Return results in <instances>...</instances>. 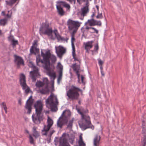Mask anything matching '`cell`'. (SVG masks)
Wrapping results in <instances>:
<instances>
[{
	"instance_id": "25",
	"label": "cell",
	"mask_w": 146,
	"mask_h": 146,
	"mask_svg": "<svg viewBox=\"0 0 146 146\" xmlns=\"http://www.w3.org/2000/svg\"><path fill=\"white\" fill-rule=\"evenodd\" d=\"M57 11L60 15L61 16H63L64 14V10L63 9V7L60 5L57 4Z\"/></svg>"
},
{
	"instance_id": "11",
	"label": "cell",
	"mask_w": 146,
	"mask_h": 146,
	"mask_svg": "<svg viewBox=\"0 0 146 146\" xmlns=\"http://www.w3.org/2000/svg\"><path fill=\"white\" fill-rule=\"evenodd\" d=\"M33 70L30 72V76L32 79V81H36L38 78L40 76V73L39 72L38 69L34 65H32Z\"/></svg>"
},
{
	"instance_id": "33",
	"label": "cell",
	"mask_w": 146,
	"mask_h": 146,
	"mask_svg": "<svg viewBox=\"0 0 146 146\" xmlns=\"http://www.w3.org/2000/svg\"><path fill=\"white\" fill-rule=\"evenodd\" d=\"M16 2V1H13V0H11V1H6L7 4L9 5V6H12V5L14 3Z\"/></svg>"
},
{
	"instance_id": "17",
	"label": "cell",
	"mask_w": 146,
	"mask_h": 146,
	"mask_svg": "<svg viewBox=\"0 0 146 146\" xmlns=\"http://www.w3.org/2000/svg\"><path fill=\"white\" fill-rule=\"evenodd\" d=\"M54 123V122L52 119H51V118L48 117L47 120V124L46 126H45L43 129L42 130V132L44 133L45 134H46L49 131V130L50 129L51 126H52L53 124Z\"/></svg>"
},
{
	"instance_id": "22",
	"label": "cell",
	"mask_w": 146,
	"mask_h": 146,
	"mask_svg": "<svg viewBox=\"0 0 146 146\" xmlns=\"http://www.w3.org/2000/svg\"><path fill=\"white\" fill-rule=\"evenodd\" d=\"M89 4L88 3H87V4L83 8L81 9V14L83 18L86 15H87V13H88V11H89Z\"/></svg>"
},
{
	"instance_id": "30",
	"label": "cell",
	"mask_w": 146,
	"mask_h": 146,
	"mask_svg": "<svg viewBox=\"0 0 146 146\" xmlns=\"http://www.w3.org/2000/svg\"><path fill=\"white\" fill-rule=\"evenodd\" d=\"M98 63L99 64V66L100 68L101 72V74H102L103 76L104 75V72L103 71V62L102 61V60H101L100 59H99L98 60Z\"/></svg>"
},
{
	"instance_id": "9",
	"label": "cell",
	"mask_w": 146,
	"mask_h": 146,
	"mask_svg": "<svg viewBox=\"0 0 146 146\" xmlns=\"http://www.w3.org/2000/svg\"><path fill=\"white\" fill-rule=\"evenodd\" d=\"M20 81L21 86L25 92V94H28L31 91V90L27 84L25 75L23 73H21L20 75Z\"/></svg>"
},
{
	"instance_id": "34",
	"label": "cell",
	"mask_w": 146,
	"mask_h": 146,
	"mask_svg": "<svg viewBox=\"0 0 146 146\" xmlns=\"http://www.w3.org/2000/svg\"><path fill=\"white\" fill-rule=\"evenodd\" d=\"M3 109L5 110V111H6V113H7V106H6V104L5 103H3Z\"/></svg>"
},
{
	"instance_id": "14",
	"label": "cell",
	"mask_w": 146,
	"mask_h": 146,
	"mask_svg": "<svg viewBox=\"0 0 146 146\" xmlns=\"http://www.w3.org/2000/svg\"><path fill=\"white\" fill-rule=\"evenodd\" d=\"M72 67L73 69V70L75 71L77 75L78 76V79L79 81H81L82 83H84V77L81 75L80 74V67L77 64H75L72 65Z\"/></svg>"
},
{
	"instance_id": "29",
	"label": "cell",
	"mask_w": 146,
	"mask_h": 146,
	"mask_svg": "<svg viewBox=\"0 0 146 146\" xmlns=\"http://www.w3.org/2000/svg\"><path fill=\"white\" fill-rule=\"evenodd\" d=\"M79 146H86L85 143L83 139V136H82V134H81L79 137Z\"/></svg>"
},
{
	"instance_id": "8",
	"label": "cell",
	"mask_w": 146,
	"mask_h": 146,
	"mask_svg": "<svg viewBox=\"0 0 146 146\" xmlns=\"http://www.w3.org/2000/svg\"><path fill=\"white\" fill-rule=\"evenodd\" d=\"M81 23L80 22L72 20H69L68 21L67 25L69 30L71 32L72 35H75V33L78 31L79 27L81 25Z\"/></svg>"
},
{
	"instance_id": "32",
	"label": "cell",
	"mask_w": 146,
	"mask_h": 146,
	"mask_svg": "<svg viewBox=\"0 0 146 146\" xmlns=\"http://www.w3.org/2000/svg\"><path fill=\"white\" fill-rule=\"evenodd\" d=\"M7 22V18H3L0 20V25L4 26L6 25Z\"/></svg>"
},
{
	"instance_id": "12",
	"label": "cell",
	"mask_w": 146,
	"mask_h": 146,
	"mask_svg": "<svg viewBox=\"0 0 146 146\" xmlns=\"http://www.w3.org/2000/svg\"><path fill=\"white\" fill-rule=\"evenodd\" d=\"M34 107L35 108L36 113L37 117L39 118V116L41 115L43 109V104L40 100L38 101L36 103Z\"/></svg>"
},
{
	"instance_id": "23",
	"label": "cell",
	"mask_w": 146,
	"mask_h": 146,
	"mask_svg": "<svg viewBox=\"0 0 146 146\" xmlns=\"http://www.w3.org/2000/svg\"><path fill=\"white\" fill-rule=\"evenodd\" d=\"M8 40L10 41L11 44L13 46H15L18 44V41L16 40L12 35H10L9 37H8Z\"/></svg>"
},
{
	"instance_id": "15",
	"label": "cell",
	"mask_w": 146,
	"mask_h": 146,
	"mask_svg": "<svg viewBox=\"0 0 146 146\" xmlns=\"http://www.w3.org/2000/svg\"><path fill=\"white\" fill-rule=\"evenodd\" d=\"M39 49L38 48V42L37 41H34L32 46L30 49L31 55H39Z\"/></svg>"
},
{
	"instance_id": "26",
	"label": "cell",
	"mask_w": 146,
	"mask_h": 146,
	"mask_svg": "<svg viewBox=\"0 0 146 146\" xmlns=\"http://www.w3.org/2000/svg\"><path fill=\"white\" fill-rule=\"evenodd\" d=\"M100 136L99 135H96L94 139V146H99V142L100 140Z\"/></svg>"
},
{
	"instance_id": "7",
	"label": "cell",
	"mask_w": 146,
	"mask_h": 146,
	"mask_svg": "<svg viewBox=\"0 0 146 146\" xmlns=\"http://www.w3.org/2000/svg\"><path fill=\"white\" fill-rule=\"evenodd\" d=\"M81 91V90L79 88L75 86H72L67 92V96L70 99L76 100L79 99L80 92Z\"/></svg>"
},
{
	"instance_id": "16",
	"label": "cell",
	"mask_w": 146,
	"mask_h": 146,
	"mask_svg": "<svg viewBox=\"0 0 146 146\" xmlns=\"http://www.w3.org/2000/svg\"><path fill=\"white\" fill-rule=\"evenodd\" d=\"M57 71L58 72V77H57V82L58 84L60 83L63 76V66L61 64L58 63L57 65Z\"/></svg>"
},
{
	"instance_id": "18",
	"label": "cell",
	"mask_w": 146,
	"mask_h": 146,
	"mask_svg": "<svg viewBox=\"0 0 146 146\" xmlns=\"http://www.w3.org/2000/svg\"><path fill=\"white\" fill-rule=\"evenodd\" d=\"M33 102H34V100L32 96L30 97L27 101L26 105H25V108L27 110V112L29 114H30L31 111L32 105H33Z\"/></svg>"
},
{
	"instance_id": "35",
	"label": "cell",
	"mask_w": 146,
	"mask_h": 146,
	"mask_svg": "<svg viewBox=\"0 0 146 146\" xmlns=\"http://www.w3.org/2000/svg\"><path fill=\"white\" fill-rule=\"evenodd\" d=\"M29 138H30L31 143H32V144H33L34 140H33V138H32V136H31V135H30V136H29Z\"/></svg>"
},
{
	"instance_id": "10",
	"label": "cell",
	"mask_w": 146,
	"mask_h": 146,
	"mask_svg": "<svg viewBox=\"0 0 146 146\" xmlns=\"http://www.w3.org/2000/svg\"><path fill=\"white\" fill-rule=\"evenodd\" d=\"M70 138L67 134H63L60 138L59 146H71L69 143Z\"/></svg>"
},
{
	"instance_id": "1",
	"label": "cell",
	"mask_w": 146,
	"mask_h": 146,
	"mask_svg": "<svg viewBox=\"0 0 146 146\" xmlns=\"http://www.w3.org/2000/svg\"><path fill=\"white\" fill-rule=\"evenodd\" d=\"M41 62L43 64L44 68L46 70V72L49 76L55 79L56 78V73L54 69V65L56 63V57L53 55H51L50 51H42Z\"/></svg>"
},
{
	"instance_id": "4",
	"label": "cell",
	"mask_w": 146,
	"mask_h": 146,
	"mask_svg": "<svg viewBox=\"0 0 146 146\" xmlns=\"http://www.w3.org/2000/svg\"><path fill=\"white\" fill-rule=\"evenodd\" d=\"M71 116V112L70 110L66 109L64 111L57 121V125L58 127L62 128L69 121Z\"/></svg>"
},
{
	"instance_id": "24",
	"label": "cell",
	"mask_w": 146,
	"mask_h": 146,
	"mask_svg": "<svg viewBox=\"0 0 146 146\" xmlns=\"http://www.w3.org/2000/svg\"><path fill=\"white\" fill-rule=\"evenodd\" d=\"M57 4L60 5L62 7H64L65 8H66L67 9H70V5L68 4L67 3H66V2H65L64 1H59L57 2Z\"/></svg>"
},
{
	"instance_id": "2",
	"label": "cell",
	"mask_w": 146,
	"mask_h": 146,
	"mask_svg": "<svg viewBox=\"0 0 146 146\" xmlns=\"http://www.w3.org/2000/svg\"><path fill=\"white\" fill-rule=\"evenodd\" d=\"M76 109L78 113L81 116V119L79 122V126L81 129L83 131L89 129H94V127L92 124L88 115V111L80 106H77Z\"/></svg>"
},
{
	"instance_id": "20",
	"label": "cell",
	"mask_w": 146,
	"mask_h": 146,
	"mask_svg": "<svg viewBox=\"0 0 146 146\" xmlns=\"http://www.w3.org/2000/svg\"><path fill=\"white\" fill-rule=\"evenodd\" d=\"M88 25L91 26H101L102 23L100 21L96 20L94 19H91V20H89L87 22Z\"/></svg>"
},
{
	"instance_id": "13",
	"label": "cell",
	"mask_w": 146,
	"mask_h": 146,
	"mask_svg": "<svg viewBox=\"0 0 146 146\" xmlns=\"http://www.w3.org/2000/svg\"><path fill=\"white\" fill-rule=\"evenodd\" d=\"M55 51L58 57L61 58L65 53L66 52V49L65 47H63V46H56L55 47Z\"/></svg>"
},
{
	"instance_id": "28",
	"label": "cell",
	"mask_w": 146,
	"mask_h": 146,
	"mask_svg": "<svg viewBox=\"0 0 146 146\" xmlns=\"http://www.w3.org/2000/svg\"><path fill=\"white\" fill-rule=\"evenodd\" d=\"M93 46V42L90 41L86 43L85 44V48L87 51H89V49L92 48Z\"/></svg>"
},
{
	"instance_id": "36",
	"label": "cell",
	"mask_w": 146,
	"mask_h": 146,
	"mask_svg": "<svg viewBox=\"0 0 146 146\" xmlns=\"http://www.w3.org/2000/svg\"><path fill=\"white\" fill-rule=\"evenodd\" d=\"M1 34H2V33H1V30H0V35H1Z\"/></svg>"
},
{
	"instance_id": "5",
	"label": "cell",
	"mask_w": 146,
	"mask_h": 146,
	"mask_svg": "<svg viewBox=\"0 0 146 146\" xmlns=\"http://www.w3.org/2000/svg\"><path fill=\"white\" fill-rule=\"evenodd\" d=\"M40 32L41 35L48 36L51 39L54 40V31L51 27L49 24L47 22L43 23L41 25L40 29Z\"/></svg>"
},
{
	"instance_id": "19",
	"label": "cell",
	"mask_w": 146,
	"mask_h": 146,
	"mask_svg": "<svg viewBox=\"0 0 146 146\" xmlns=\"http://www.w3.org/2000/svg\"><path fill=\"white\" fill-rule=\"evenodd\" d=\"M14 57L15 64L18 67H20L21 66H24L25 65L24 60L21 57L17 55H15Z\"/></svg>"
},
{
	"instance_id": "21",
	"label": "cell",
	"mask_w": 146,
	"mask_h": 146,
	"mask_svg": "<svg viewBox=\"0 0 146 146\" xmlns=\"http://www.w3.org/2000/svg\"><path fill=\"white\" fill-rule=\"evenodd\" d=\"M54 33L55 36V37L57 39V40L60 41H67L68 39L63 37L60 35L57 30H54Z\"/></svg>"
},
{
	"instance_id": "3",
	"label": "cell",
	"mask_w": 146,
	"mask_h": 146,
	"mask_svg": "<svg viewBox=\"0 0 146 146\" xmlns=\"http://www.w3.org/2000/svg\"><path fill=\"white\" fill-rule=\"evenodd\" d=\"M46 106L52 112H56L58 110L59 102L56 95L52 94L46 101Z\"/></svg>"
},
{
	"instance_id": "27",
	"label": "cell",
	"mask_w": 146,
	"mask_h": 146,
	"mask_svg": "<svg viewBox=\"0 0 146 146\" xmlns=\"http://www.w3.org/2000/svg\"><path fill=\"white\" fill-rule=\"evenodd\" d=\"M45 83L43 80L42 81H37V83L36 84V86L37 87V88H39V89H41V88H42L44 85Z\"/></svg>"
},
{
	"instance_id": "6",
	"label": "cell",
	"mask_w": 146,
	"mask_h": 146,
	"mask_svg": "<svg viewBox=\"0 0 146 146\" xmlns=\"http://www.w3.org/2000/svg\"><path fill=\"white\" fill-rule=\"evenodd\" d=\"M45 84L43 87L40 90V93L43 94H47L52 92L54 90V82L50 81L47 78H44Z\"/></svg>"
},
{
	"instance_id": "31",
	"label": "cell",
	"mask_w": 146,
	"mask_h": 146,
	"mask_svg": "<svg viewBox=\"0 0 146 146\" xmlns=\"http://www.w3.org/2000/svg\"><path fill=\"white\" fill-rule=\"evenodd\" d=\"M143 133H144V138H143V146H145L146 144V136H145V123L144 121H143Z\"/></svg>"
}]
</instances>
